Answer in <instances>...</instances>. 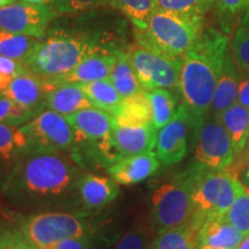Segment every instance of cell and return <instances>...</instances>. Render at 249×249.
I'll return each mask as SVG.
<instances>
[{
    "mask_svg": "<svg viewBox=\"0 0 249 249\" xmlns=\"http://www.w3.org/2000/svg\"><path fill=\"white\" fill-rule=\"evenodd\" d=\"M85 172L60 151L30 148L12 171L2 194L24 209L70 210L81 203L79 183Z\"/></svg>",
    "mask_w": 249,
    "mask_h": 249,
    "instance_id": "obj_1",
    "label": "cell"
},
{
    "mask_svg": "<svg viewBox=\"0 0 249 249\" xmlns=\"http://www.w3.org/2000/svg\"><path fill=\"white\" fill-rule=\"evenodd\" d=\"M229 51V37L223 31L204 28L182 57L178 88L196 133L210 116L214 89Z\"/></svg>",
    "mask_w": 249,
    "mask_h": 249,
    "instance_id": "obj_2",
    "label": "cell"
},
{
    "mask_svg": "<svg viewBox=\"0 0 249 249\" xmlns=\"http://www.w3.org/2000/svg\"><path fill=\"white\" fill-rule=\"evenodd\" d=\"M105 46L98 37L61 29L49 30L24 61L31 73L55 80L73 71L83 59Z\"/></svg>",
    "mask_w": 249,
    "mask_h": 249,
    "instance_id": "obj_3",
    "label": "cell"
},
{
    "mask_svg": "<svg viewBox=\"0 0 249 249\" xmlns=\"http://www.w3.org/2000/svg\"><path fill=\"white\" fill-rule=\"evenodd\" d=\"M204 17L158 8L142 30H135L139 46L169 57L182 58L198 38Z\"/></svg>",
    "mask_w": 249,
    "mask_h": 249,
    "instance_id": "obj_4",
    "label": "cell"
},
{
    "mask_svg": "<svg viewBox=\"0 0 249 249\" xmlns=\"http://www.w3.org/2000/svg\"><path fill=\"white\" fill-rule=\"evenodd\" d=\"M188 185L195 207V222L209 217H225L244 185L230 167L213 170L195 163L181 173Z\"/></svg>",
    "mask_w": 249,
    "mask_h": 249,
    "instance_id": "obj_5",
    "label": "cell"
},
{
    "mask_svg": "<svg viewBox=\"0 0 249 249\" xmlns=\"http://www.w3.org/2000/svg\"><path fill=\"white\" fill-rule=\"evenodd\" d=\"M20 232L37 247L53 249L62 240L97 232V226L87 219L85 214L67 210H51L24 218L21 222Z\"/></svg>",
    "mask_w": 249,
    "mask_h": 249,
    "instance_id": "obj_6",
    "label": "cell"
},
{
    "mask_svg": "<svg viewBox=\"0 0 249 249\" xmlns=\"http://www.w3.org/2000/svg\"><path fill=\"white\" fill-rule=\"evenodd\" d=\"M195 207L182 174L158 187L151 196L150 224L158 233L195 222Z\"/></svg>",
    "mask_w": 249,
    "mask_h": 249,
    "instance_id": "obj_7",
    "label": "cell"
},
{
    "mask_svg": "<svg viewBox=\"0 0 249 249\" xmlns=\"http://www.w3.org/2000/svg\"><path fill=\"white\" fill-rule=\"evenodd\" d=\"M128 55L144 90L178 88L182 58L169 57L141 46L129 50Z\"/></svg>",
    "mask_w": 249,
    "mask_h": 249,
    "instance_id": "obj_8",
    "label": "cell"
},
{
    "mask_svg": "<svg viewBox=\"0 0 249 249\" xmlns=\"http://www.w3.org/2000/svg\"><path fill=\"white\" fill-rule=\"evenodd\" d=\"M22 129L30 140L31 148L62 152L73 149L77 142L76 130L66 117L50 108L22 124Z\"/></svg>",
    "mask_w": 249,
    "mask_h": 249,
    "instance_id": "obj_9",
    "label": "cell"
},
{
    "mask_svg": "<svg viewBox=\"0 0 249 249\" xmlns=\"http://www.w3.org/2000/svg\"><path fill=\"white\" fill-rule=\"evenodd\" d=\"M195 163L213 170H224L234 161L231 138L222 121L209 116L196 133Z\"/></svg>",
    "mask_w": 249,
    "mask_h": 249,
    "instance_id": "obj_10",
    "label": "cell"
},
{
    "mask_svg": "<svg viewBox=\"0 0 249 249\" xmlns=\"http://www.w3.org/2000/svg\"><path fill=\"white\" fill-rule=\"evenodd\" d=\"M58 17L51 5L14 2L0 8V30L44 39L50 23Z\"/></svg>",
    "mask_w": 249,
    "mask_h": 249,
    "instance_id": "obj_11",
    "label": "cell"
},
{
    "mask_svg": "<svg viewBox=\"0 0 249 249\" xmlns=\"http://www.w3.org/2000/svg\"><path fill=\"white\" fill-rule=\"evenodd\" d=\"M66 119L76 130L77 141L85 140L92 142L112 163L119 160L112 144V134L116 127L113 114L97 107H88L67 116Z\"/></svg>",
    "mask_w": 249,
    "mask_h": 249,
    "instance_id": "obj_12",
    "label": "cell"
},
{
    "mask_svg": "<svg viewBox=\"0 0 249 249\" xmlns=\"http://www.w3.org/2000/svg\"><path fill=\"white\" fill-rule=\"evenodd\" d=\"M192 130L196 136L188 107L181 103L172 119L158 129L155 154L160 164L170 166L180 163L186 157Z\"/></svg>",
    "mask_w": 249,
    "mask_h": 249,
    "instance_id": "obj_13",
    "label": "cell"
},
{
    "mask_svg": "<svg viewBox=\"0 0 249 249\" xmlns=\"http://www.w3.org/2000/svg\"><path fill=\"white\" fill-rule=\"evenodd\" d=\"M117 50L107 49V46L93 52L83 59L77 66L66 75L55 80H46L52 85L57 83H88L93 81L108 79L117 62Z\"/></svg>",
    "mask_w": 249,
    "mask_h": 249,
    "instance_id": "obj_14",
    "label": "cell"
},
{
    "mask_svg": "<svg viewBox=\"0 0 249 249\" xmlns=\"http://www.w3.org/2000/svg\"><path fill=\"white\" fill-rule=\"evenodd\" d=\"M49 89L48 81L27 71L26 73L15 77L8 88L0 93L36 116L45 108L46 93Z\"/></svg>",
    "mask_w": 249,
    "mask_h": 249,
    "instance_id": "obj_15",
    "label": "cell"
},
{
    "mask_svg": "<svg viewBox=\"0 0 249 249\" xmlns=\"http://www.w3.org/2000/svg\"><path fill=\"white\" fill-rule=\"evenodd\" d=\"M158 129L154 124H117L112 134V144L119 158L152 151L156 147Z\"/></svg>",
    "mask_w": 249,
    "mask_h": 249,
    "instance_id": "obj_16",
    "label": "cell"
},
{
    "mask_svg": "<svg viewBox=\"0 0 249 249\" xmlns=\"http://www.w3.org/2000/svg\"><path fill=\"white\" fill-rule=\"evenodd\" d=\"M160 161L155 152L124 156L108 166V174L119 185L130 186L142 182L157 172Z\"/></svg>",
    "mask_w": 249,
    "mask_h": 249,
    "instance_id": "obj_17",
    "label": "cell"
},
{
    "mask_svg": "<svg viewBox=\"0 0 249 249\" xmlns=\"http://www.w3.org/2000/svg\"><path fill=\"white\" fill-rule=\"evenodd\" d=\"M244 238L225 217H209L198 227L196 245L197 249H235Z\"/></svg>",
    "mask_w": 249,
    "mask_h": 249,
    "instance_id": "obj_18",
    "label": "cell"
},
{
    "mask_svg": "<svg viewBox=\"0 0 249 249\" xmlns=\"http://www.w3.org/2000/svg\"><path fill=\"white\" fill-rule=\"evenodd\" d=\"M31 148L30 140L22 126L0 123V181L6 179L17 166L21 158Z\"/></svg>",
    "mask_w": 249,
    "mask_h": 249,
    "instance_id": "obj_19",
    "label": "cell"
},
{
    "mask_svg": "<svg viewBox=\"0 0 249 249\" xmlns=\"http://www.w3.org/2000/svg\"><path fill=\"white\" fill-rule=\"evenodd\" d=\"M119 183L113 179L85 173L79 183L80 202L89 211L101 210L112 203L120 194Z\"/></svg>",
    "mask_w": 249,
    "mask_h": 249,
    "instance_id": "obj_20",
    "label": "cell"
},
{
    "mask_svg": "<svg viewBox=\"0 0 249 249\" xmlns=\"http://www.w3.org/2000/svg\"><path fill=\"white\" fill-rule=\"evenodd\" d=\"M48 83L50 89L46 93V108L67 117L83 108L93 107L83 89L77 83Z\"/></svg>",
    "mask_w": 249,
    "mask_h": 249,
    "instance_id": "obj_21",
    "label": "cell"
},
{
    "mask_svg": "<svg viewBox=\"0 0 249 249\" xmlns=\"http://www.w3.org/2000/svg\"><path fill=\"white\" fill-rule=\"evenodd\" d=\"M239 81H240V76H239L238 67L234 64L231 50H230L226 54L222 73H220L216 89H214L210 116L219 120L224 112L236 103Z\"/></svg>",
    "mask_w": 249,
    "mask_h": 249,
    "instance_id": "obj_22",
    "label": "cell"
},
{
    "mask_svg": "<svg viewBox=\"0 0 249 249\" xmlns=\"http://www.w3.org/2000/svg\"><path fill=\"white\" fill-rule=\"evenodd\" d=\"M219 120L231 138L235 155L241 154L247 144L249 134V108L234 103L224 112Z\"/></svg>",
    "mask_w": 249,
    "mask_h": 249,
    "instance_id": "obj_23",
    "label": "cell"
},
{
    "mask_svg": "<svg viewBox=\"0 0 249 249\" xmlns=\"http://www.w3.org/2000/svg\"><path fill=\"white\" fill-rule=\"evenodd\" d=\"M114 118L117 124H152V111L147 90L129 97H124Z\"/></svg>",
    "mask_w": 249,
    "mask_h": 249,
    "instance_id": "obj_24",
    "label": "cell"
},
{
    "mask_svg": "<svg viewBox=\"0 0 249 249\" xmlns=\"http://www.w3.org/2000/svg\"><path fill=\"white\" fill-rule=\"evenodd\" d=\"M108 79L123 97H129V96L144 91L134 71L128 52L118 50L117 62Z\"/></svg>",
    "mask_w": 249,
    "mask_h": 249,
    "instance_id": "obj_25",
    "label": "cell"
},
{
    "mask_svg": "<svg viewBox=\"0 0 249 249\" xmlns=\"http://www.w3.org/2000/svg\"><path fill=\"white\" fill-rule=\"evenodd\" d=\"M81 88L91 102L93 107L101 108L111 114H116L119 110L124 97L112 85L110 79L81 83Z\"/></svg>",
    "mask_w": 249,
    "mask_h": 249,
    "instance_id": "obj_26",
    "label": "cell"
},
{
    "mask_svg": "<svg viewBox=\"0 0 249 249\" xmlns=\"http://www.w3.org/2000/svg\"><path fill=\"white\" fill-rule=\"evenodd\" d=\"M200 225L192 222L156 234L150 249H197L196 235Z\"/></svg>",
    "mask_w": 249,
    "mask_h": 249,
    "instance_id": "obj_27",
    "label": "cell"
},
{
    "mask_svg": "<svg viewBox=\"0 0 249 249\" xmlns=\"http://www.w3.org/2000/svg\"><path fill=\"white\" fill-rule=\"evenodd\" d=\"M214 8L218 22L225 34H230L235 24L249 23V0H216Z\"/></svg>",
    "mask_w": 249,
    "mask_h": 249,
    "instance_id": "obj_28",
    "label": "cell"
},
{
    "mask_svg": "<svg viewBox=\"0 0 249 249\" xmlns=\"http://www.w3.org/2000/svg\"><path fill=\"white\" fill-rule=\"evenodd\" d=\"M108 5L128 18L134 29L142 30L158 9V0H108Z\"/></svg>",
    "mask_w": 249,
    "mask_h": 249,
    "instance_id": "obj_29",
    "label": "cell"
},
{
    "mask_svg": "<svg viewBox=\"0 0 249 249\" xmlns=\"http://www.w3.org/2000/svg\"><path fill=\"white\" fill-rule=\"evenodd\" d=\"M39 42L40 39L36 37L0 30V55L24 64Z\"/></svg>",
    "mask_w": 249,
    "mask_h": 249,
    "instance_id": "obj_30",
    "label": "cell"
},
{
    "mask_svg": "<svg viewBox=\"0 0 249 249\" xmlns=\"http://www.w3.org/2000/svg\"><path fill=\"white\" fill-rule=\"evenodd\" d=\"M148 97L150 101L152 111V124L157 129H160L176 114L177 98L172 91L165 88L148 90Z\"/></svg>",
    "mask_w": 249,
    "mask_h": 249,
    "instance_id": "obj_31",
    "label": "cell"
},
{
    "mask_svg": "<svg viewBox=\"0 0 249 249\" xmlns=\"http://www.w3.org/2000/svg\"><path fill=\"white\" fill-rule=\"evenodd\" d=\"M154 233L150 222L136 223L117 241L113 249H150Z\"/></svg>",
    "mask_w": 249,
    "mask_h": 249,
    "instance_id": "obj_32",
    "label": "cell"
},
{
    "mask_svg": "<svg viewBox=\"0 0 249 249\" xmlns=\"http://www.w3.org/2000/svg\"><path fill=\"white\" fill-rule=\"evenodd\" d=\"M225 218L245 235L249 234V191L245 186L236 195Z\"/></svg>",
    "mask_w": 249,
    "mask_h": 249,
    "instance_id": "obj_33",
    "label": "cell"
},
{
    "mask_svg": "<svg viewBox=\"0 0 249 249\" xmlns=\"http://www.w3.org/2000/svg\"><path fill=\"white\" fill-rule=\"evenodd\" d=\"M35 117L30 111L0 93V123L22 126Z\"/></svg>",
    "mask_w": 249,
    "mask_h": 249,
    "instance_id": "obj_34",
    "label": "cell"
},
{
    "mask_svg": "<svg viewBox=\"0 0 249 249\" xmlns=\"http://www.w3.org/2000/svg\"><path fill=\"white\" fill-rule=\"evenodd\" d=\"M214 1L216 0H158V8L204 17L213 7Z\"/></svg>",
    "mask_w": 249,
    "mask_h": 249,
    "instance_id": "obj_35",
    "label": "cell"
},
{
    "mask_svg": "<svg viewBox=\"0 0 249 249\" xmlns=\"http://www.w3.org/2000/svg\"><path fill=\"white\" fill-rule=\"evenodd\" d=\"M231 54L238 70L249 71V26H240L235 30Z\"/></svg>",
    "mask_w": 249,
    "mask_h": 249,
    "instance_id": "obj_36",
    "label": "cell"
},
{
    "mask_svg": "<svg viewBox=\"0 0 249 249\" xmlns=\"http://www.w3.org/2000/svg\"><path fill=\"white\" fill-rule=\"evenodd\" d=\"M107 4L108 0H53L51 6L58 15H71L91 11Z\"/></svg>",
    "mask_w": 249,
    "mask_h": 249,
    "instance_id": "obj_37",
    "label": "cell"
},
{
    "mask_svg": "<svg viewBox=\"0 0 249 249\" xmlns=\"http://www.w3.org/2000/svg\"><path fill=\"white\" fill-rule=\"evenodd\" d=\"M29 71L22 61L0 55V92L8 88L15 77Z\"/></svg>",
    "mask_w": 249,
    "mask_h": 249,
    "instance_id": "obj_38",
    "label": "cell"
},
{
    "mask_svg": "<svg viewBox=\"0 0 249 249\" xmlns=\"http://www.w3.org/2000/svg\"><path fill=\"white\" fill-rule=\"evenodd\" d=\"M102 240L97 233L62 240L53 249H101Z\"/></svg>",
    "mask_w": 249,
    "mask_h": 249,
    "instance_id": "obj_39",
    "label": "cell"
},
{
    "mask_svg": "<svg viewBox=\"0 0 249 249\" xmlns=\"http://www.w3.org/2000/svg\"><path fill=\"white\" fill-rule=\"evenodd\" d=\"M0 245L5 249H42L31 244L21 232H5L0 235Z\"/></svg>",
    "mask_w": 249,
    "mask_h": 249,
    "instance_id": "obj_40",
    "label": "cell"
},
{
    "mask_svg": "<svg viewBox=\"0 0 249 249\" xmlns=\"http://www.w3.org/2000/svg\"><path fill=\"white\" fill-rule=\"evenodd\" d=\"M236 103L249 108V71H244V75L240 76Z\"/></svg>",
    "mask_w": 249,
    "mask_h": 249,
    "instance_id": "obj_41",
    "label": "cell"
},
{
    "mask_svg": "<svg viewBox=\"0 0 249 249\" xmlns=\"http://www.w3.org/2000/svg\"><path fill=\"white\" fill-rule=\"evenodd\" d=\"M23 2H28V4H36V5H51L53 0H22Z\"/></svg>",
    "mask_w": 249,
    "mask_h": 249,
    "instance_id": "obj_42",
    "label": "cell"
},
{
    "mask_svg": "<svg viewBox=\"0 0 249 249\" xmlns=\"http://www.w3.org/2000/svg\"><path fill=\"white\" fill-rule=\"evenodd\" d=\"M235 249H249V234L245 235V238Z\"/></svg>",
    "mask_w": 249,
    "mask_h": 249,
    "instance_id": "obj_43",
    "label": "cell"
},
{
    "mask_svg": "<svg viewBox=\"0 0 249 249\" xmlns=\"http://www.w3.org/2000/svg\"><path fill=\"white\" fill-rule=\"evenodd\" d=\"M244 181H245L246 185L249 187V163L247 165V167H246V171L244 173Z\"/></svg>",
    "mask_w": 249,
    "mask_h": 249,
    "instance_id": "obj_44",
    "label": "cell"
},
{
    "mask_svg": "<svg viewBox=\"0 0 249 249\" xmlns=\"http://www.w3.org/2000/svg\"><path fill=\"white\" fill-rule=\"evenodd\" d=\"M18 0H0V8L5 7V6L7 5H11V4H14V2H17Z\"/></svg>",
    "mask_w": 249,
    "mask_h": 249,
    "instance_id": "obj_45",
    "label": "cell"
},
{
    "mask_svg": "<svg viewBox=\"0 0 249 249\" xmlns=\"http://www.w3.org/2000/svg\"><path fill=\"white\" fill-rule=\"evenodd\" d=\"M247 143H248V145H249V134H248V139H247Z\"/></svg>",
    "mask_w": 249,
    "mask_h": 249,
    "instance_id": "obj_46",
    "label": "cell"
},
{
    "mask_svg": "<svg viewBox=\"0 0 249 249\" xmlns=\"http://www.w3.org/2000/svg\"><path fill=\"white\" fill-rule=\"evenodd\" d=\"M0 249H5V248H4V247H2V246H1V245H0Z\"/></svg>",
    "mask_w": 249,
    "mask_h": 249,
    "instance_id": "obj_47",
    "label": "cell"
}]
</instances>
